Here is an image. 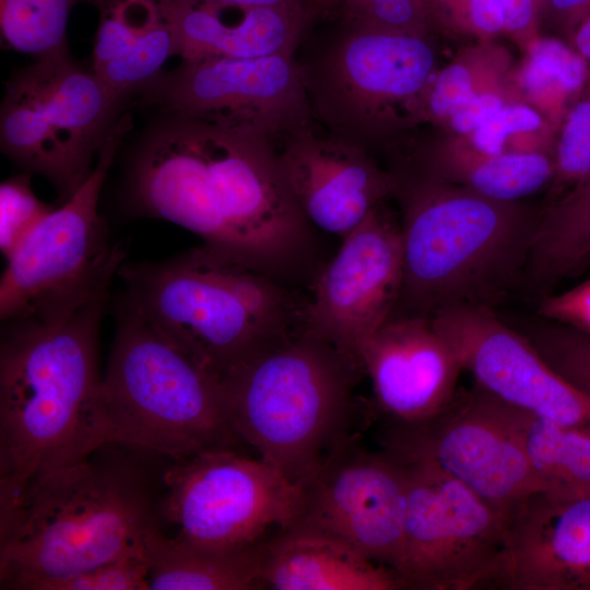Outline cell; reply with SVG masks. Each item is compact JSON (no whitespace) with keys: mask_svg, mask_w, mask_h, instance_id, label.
<instances>
[{"mask_svg":"<svg viewBox=\"0 0 590 590\" xmlns=\"http://www.w3.org/2000/svg\"><path fill=\"white\" fill-rule=\"evenodd\" d=\"M129 197L137 213L270 275L308 243L276 146L194 118L167 115L150 130L131 164Z\"/></svg>","mask_w":590,"mask_h":590,"instance_id":"6da1fadb","label":"cell"},{"mask_svg":"<svg viewBox=\"0 0 590 590\" xmlns=\"http://www.w3.org/2000/svg\"><path fill=\"white\" fill-rule=\"evenodd\" d=\"M108 290L56 323L9 321L0 344V506L97 446L99 326Z\"/></svg>","mask_w":590,"mask_h":590,"instance_id":"7a4b0ae2","label":"cell"},{"mask_svg":"<svg viewBox=\"0 0 590 590\" xmlns=\"http://www.w3.org/2000/svg\"><path fill=\"white\" fill-rule=\"evenodd\" d=\"M92 455L0 506L1 589L38 590L148 546L161 514L143 474Z\"/></svg>","mask_w":590,"mask_h":590,"instance_id":"3957f363","label":"cell"},{"mask_svg":"<svg viewBox=\"0 0 590 590\" xmlns=\"http://www.w3.org/2000/svg\"><path fill=\"white\" fill-rule=\"evenodd\" d=\"M402 200V283L393 316L492 308L524 276L540 216L420 169L393 172Z\"/></svg>","mask_w":590,"mask_h":590,"instance_id":"277c9868","label":"cell"},{"mask_svg":"<svg viewBox=\"0 0 590 590\" xmlns=\"http://www.w3.org/2000/svg\"><path fill=\"white\" fill-rule=\"evenodd\" d=\"M117 275L122 297L217 379L302 323L304 304L270 274L205 245Z\"/></svg>","mask_w":590,"mask_h":590,"instance_id":"5b68a950","label":"cell"},{"mask_svg":"<svg viewBox=\"0 0 590 590\" xmlns=\"http://www.w3.org/2000/svg\"><path fill=\"white\" fill-rule=\"evenodd\" d=\"M364 369L302 323L219 380L243 444L302 484L349 436Z\"/></svg>","mask_w":590,"mask_h":590,"instance_id":"8992f818","label":"cell"},{"mask_svg":"<svg viewBox=\"0 0 590 590\" xmlns=\"http://www.w3.org/2000/svg\"><path fill=\"white\" fill-rule=\"evenodd\" d=\"M97 448L125 445L175 460L239 450L220 380L160 333L123 297L94 413Z\"/></svg>","mask_w":590,"mask_h":590,"instance_id":"52a82bcc","label":"cell"},{"mask_svg":"<svg viewBox=\"0 0 590 590\" xmlns=\"http://www.w3.org/2000/svg\"><path fill=\"white\" fill-rule=\"evenodd\" d=\"M295 56L315 120L366 151L422 115L435 55L424 33L332 23Z\"/></svg>","mask_w":590,"mask_h":590,"instance_id":"ba28073f","label":"cell"},{"mask_svg":"<svg viewBox=\"0 0 590 590\" xmlns=\"http://www.w3.org/2000/svg\"><path fill=\"white\" fill-rule=\"evenodd\" d=\"M132 127L120 116L84 184L46 216L7 259L0 282L2 322H60L109 288L125 252L111 245L98 198L116 151Z\"/></svg>","mask_w":590,"mask_h":590,"instance_id":"9c48e42d","label":"cell"},{"mask_svg":"<svg viewBox=\"0 0 590 590\" xmlns=\"http://www.w3.org/2000/svg\"><path fill=\"white\" fill-rule=\"evenodd\" d=\"M123 98L68 51L37 58L5 84L1 151L47 178L63 203L91 175Z\"/></svg>","mask_w":590,"mask_h":590,"instance_id":"30bf717a","label":"cell"},{"mask_svg":"<svg viewBox=\"0 0 590 590\" xmlns=\"http://www.w3.org/2000/svg\"><path fill=\"white\" fill-rule=\"evenodd\" d=\"M162 483L161 519L178 529L175 538L215 547L257 543L269 528L290 526L302 498L300 484L235 449L175 460Z\"/></svg>","mask_w":590,"mask_h":590,"instance_id":"8fae6325","label":"cell"},{"mask_svg":"<svg viewBox=\"0 0 590 590\" xmlns=\"http://www.w3.org/2000/svg\"><path fill=\"white\" fill-rule=\"evenodd\" d=\"M399 458L406 475L399 571L404 589L494 586L504 551L506 517L436 467Z\"/></svg>","mask_w":590,"mask_h":590,"instance_id":"7c38bea8","label":"cell"},{"mask_svg":"<svg viewBox=\"0 0 590 590\" xmlns=\"http://www.w3.org/2000/svg\"><path fill=\"white\" fill-rule=\"evenodd\" d=\"M143 91V103L166 115L194 118L275 146L314 126L295 55L181 59Z\"/></svg>","mask_w":590,"mask_h":590,"instance_id":"4fadbf2b","label":"cell"},{"mask_svg":"<svg viewBox=\"0 0 590 590\" xmlns=\"http://www.w3.org/2000/svg\"><path fill=\"white\" fill-rule=\"evenodd\" d=\"M381 448L429 463L507 517L540 492L524 450L504 420L498 400L474 382L449 405L415 424L381 423Z\"/></svg>","mask_w":590,"mask_h":590,"instance_id":"5bb4252c","label":"cell"},{"mask_svg":"<svg viewBox=\"0 0 590 590\" xmlns=\"http://www.w3.org/2000/svg\"><path fill=\"white\" fill-rule=\"evenodd\" d=\"M300 488L299 511L291 524L332 535L399 575L406 475L398 456L384 448L370 451L352 434Z\"/></svg>","mask_w":590,"mask_h":590,"instance_id":"9a60e30c","label":"cell"},{"mask_svg":"<svg viewBox=\"0 0 590 590\" xmlns=\"http://www.w3.org/2000/svg\"><path fill=\"white\" fill-rule=\"evenodd\" d=\"M342 240L304 304L302 326L363 368L362 345L392 317L399 299L401 224L381 202Z\"/></svg>","mask_w":590,"mask_h":590,"instance_id":"2e32d148","label":"cell"},{"mask_svg":"<svg viewBox=\"0 0 590 590\" xmlns=\"http://www.w3.org/2000/svg\"><path fill=\"white\" fill-rule=\"evenodd\" d=\"M463 370L486 391L535 416L590 435V398L558 374L494 309L457 305L430 318Z\"/></svg>","mask_w":590,"mask_h":590,"instance_id":"e0dca14e","label":"cell"},{"mask_svg":"<svg viewBox=\"0 0 590 590\" xmlns=\"http://www.w3.org/2000/svg\"><path fill=\"white\" fill-rule=\"evenodd\" d=\"M276 150L306 221L341 238L396 194L393 172L381 170L364 148L328 131L320 134L314 126L288 135Z\"/></svg>","mask_w":590,"mask_h":590,"instance_id":"ac0fdd59","label":"cell"},{"mask_svg":"<svg viewBox=\"0 0 590 590\" xmlns=\"http://www.w3.org/2000/svg\"><path fill=\"white\" fill-rule=\"evenodd\" d=\"M374 391V416L415 424L445 410L458 391L462 365L430 319L393 316L362 345Z\"/></svg>","mask_w":590,"mask_h":590,"instance_id":"d6986e66","label":"cell"},{"mask_svg":"<svg viewBox=\"0 0 590 590\" xmlns=\"http://www.w3.org/2000/svg\"><path fill=\"white\" fill-rule=\"evenodd\" d=\"M494 586L507 590H590V495H530L506 519Z\"/></svg>","mask_w":590,"mask_h":590,"instance_id":"ffe728a7","label":"cell"},{"mask_svg":"<svg viewBox=\"0 0 590 590\" xmlns=\"http://www.w3.org/2000/svg\"><path fill=\"white\" fill-rule=\"evenodd\" d=\"M162 2L174 34L175 56L185 60L295 55L318 21L315 11L302 8Z\"/></svg>","mask_w":590,"mask_h":590,"instance_id":"44dd1931","label":"cell"},{"mask_svg":"<svg viewBox=\"0 0 590 590\" xmlns=\"http://www.w3.org/2000/svg\"><path fill=\"white\" fill-rule=\"evenodd\" d=\"M262 579L274 590H397L403 581L343 541L302 526L266 539Z\"/></svg>","mask_w":590,"mask_h":590,"instance_id":"7402d4cb","label":"cell"},{"mask_svg":"<svg viewBox=\"0 0 590 590\" xmlns=\"http://www.w3.org/2000/svg\"><path fill=\"white\" fill-rule=\"evenodd\" d=\"M99 22L93 71L121 97L142 90L175 56L174 34L162 0H94Z\"/></svg>","mask_w":590,"mask_h":590,"instance_id":"603a6c76","label":"cell"},{"mask_svg":"<svg viewBox=\"0 0 590 590\" xmlns=\"http://www.w3.org/2000/svg\"><path fill=\"white\" fill-rule=\"evenodd\" d=\"M266 539L243 546L215 547L166 536L156 529L148 541L151 590L264 589Z\"/></svg>","mask_w":590,"mask_h":590,"instance_id":"cb8c5ba5","label":"cell"},{"mask_svg":"<svg viewBox=\"0 0 590 590\" xmlns=\"http://www.w3.org/2000/svg\"><path fill=\"white\" fill-rule=\"evenodd\" d=\"M497 400L504 420L524 450L540 492L554 498L590 495V435Z\"/></svg>","mask_w":590,"mask_h":590,"instance_id":"d4e9b609","label":"cell"},{"mask_svg":"<svg viewBox=\"0 0 590 590\" xmlns=\"http://www.w3.org/2000/svg\"><path fill=\"white\" fill-rule=\"evenodd\" d=\"M590 261V176L540 216L524 276L551 285Z\"/></svg>","mask_w":590,"mask_h":590,"instance_id":"484cf974","label":"cell"},{"mask_svg":"<svg viewBox=\"0 0 590 590\" xmlns=\"http://www.w3.org/2000/svg\"><path fill=\"white\" fill-rule=\"evenodd\" d=\"M418 169L441 180L456 179L486 198L516 202L554 178L555 162L538 152H503L473 160L434 161Z\"/></svg>","mask_w":590,"mask_h":590,"instance_id":"4316f807","label":"cell"},{"mask_svg":"<svg viewBox=\"0 0 590 590\" xmlns=\"http://www.w3.org/2000/svg\"><path fill=\"white\" fill-rule=\"evenodd\" d=\"M94 0H0L3 47L37 58L67 50V24L72 8Z\"/></svg>","mask_w":590,"mask_h":590,"instance_id":"83f0119b","label":"cell"},{"mask_svg":"<svg viewBox=\"0 0 590 590\" xmlns=\"http://www.w3.org/2000/svg\"><path fill=\"white\" fill-rule=\"evenodd\" d=\"M424 33L427 0H318V21Z\"/></svg>","mask_w":590,"mask_h":590,"instance_id":"f1b7e54d","label":"cell"},{"mask_svg":"<svg viewBox=\"0 0 590 590\" xmlns=\"http://www.w3.org/2000/svg\"><path fill=\"white\" fill-rule=\"evenodd\" d=\"M541 356L590 398V335L540 318L522 332Z\"/></svg>","mask_w":590,"mask_h":590,"instance_id":"f546056e","label":"cell"},{"mask_svg":"<svg viewBox=\"0 0 590 590\" xmlns=\"http://www.w3.org/2000/svg\"><path fill=\"white\" fill-rule=\"evenodd\" d=\"M588 79L586 60L577 50L554 38L536 40L521 73L529 92L553 88L570 95L582 90Z\"/></svg>","mask_w":590,"mask_h":590,"instance_id":"4dcf8cb0","label":"cell"},{"mask_svg":"<svg viewBox=\"0 0 590 590\" xmlns=\"http://www.w3.org/2000/svg\"><path fill=\"white\" fill-rule=\"evenodd\" d=\"M55 208L40 201L24 172L0 186V249L8 259Z\"/></svg>","mask_w":590,"mask_h":590,"instance_id":"1f68e13d","label":"cell"},{"mask_svg":"<svg viewBox=\"0 0 590 590\" xmlns=\"http://www.w3.org/2000/svg\"><path fill=\"white\" fill-rule=\"evenodd\" d=\"M150 570L146 546L87 571L45 582L38 590H148Z\"/></svg>","mask_w":590,"mask_h":590,"instance_id":"d6a6232c","label":"cell"},{"mask_svg":"<svg viewBox=\"0 0 590 590\" xmlns=\"http://www.w3.org/2000/svg\"><path fill=\"white\" fill-rule=\"evenodd\" d=\"M554 162L557 182L576 186L590 176V92L567 114Z\"/></svg>","mask_w":590,"mask_h":590,"instance_id":"836d02e7","label":"cell"},{"mask_svg":"<svg viewBox=\"0 0 590 590\" xmlns=\"http://www.w3.org/2000/svg\"><path fill=\"white\" fill-rule=\"evenodd\" d=\"M542 123L540 115L524 105L503 107L495 116L472 133V143L481 155L503 153L508 135L532 131Z\"/></svg>","mask_w":590,"mask_h":590,"instance_id":"e575fe53","label":"cell"},{"mask_svg":"<svg viewBox=\"0 0 590 590\" xmlns=\"http://www.w3.org/2000/svg\"><path fill=\"white\" fill-rule=\"evenodd\" d=\"M469 70L462 64L442 69L428 86L422 107V116L449 119L455 111L474 96Z\"/></svg>","mask_w":590,"mask_h":590,"instance_id":"d590c367","label":"cell"},{"mask_svg":"<svg viewBox=\"0 0 590 590\" xmlns=\"http://www.w3.org/2000/svg\"><path fill=\"white\" fill-rule=\"evenodd\" d=\"M427 4L430 20L452 19L485 34L504 28L499 0H427Z\"/></svg>","mask_w":590,"mask_h":590,"instance_id":"8d00e7d4","label":"cell"},{"mask_svg":"<svg viewBox=\"0 0 590 590\" xmlns=\"http://www.w3.org/2000/svg\"><path fill=\"white\" fill-rule=\"evenodd\" d=\"M536 315L590 335V279L560 293L544 296Z\"/></svg>","mask_w":590,"mask_h":590,"instance_id":"74e56055","label":"cell"},{"mask_svg":"<svg viewBox=\"0 0 590 590\" xmlns=\"http://www.w3.org/2000/svg\"><path fill=\"white\" fill-rule=\"evenodd\" d=\"M503 101L493 93L474 96L449 118L451 128L460 133H473L480 126L495 116L503 108Z\"/></svg>","mask_w":590,"mask_h":590,"instance_id":"f35d334b","label":"cell"},{"mask_svg":"<svg viewBox=\"0 0 590 590\" xmlns=\"http://www.w3.org/2000/svg\"><path fill=\"white\" fill-rule=\"evenodd\" d=\"M499 2L504 28L507 31H523L532 24L536 8L534 0H499Z\"/></svg>","mask_w":590,"mask_h":590,"instance_id":"ab89813d","label":"cell"},{"mask_svg":"<svg viewBox=\"0 0 590 590\" xmlns=\"http://www.w3.org/2000/svg\"><path fill=\"white\" fill-rule=\"evenodd\" d=\"M548 3L558 16L573 26L590 14V0H550Z\"/></svg>","mask_w":590,"mask_h":590,"instance_id":"60d3db41","label":"cell"},{"mask_svg":"<svg viewBox=\"0 0 590 590\" xmlns=\"http://www.w3.org/2000/svg\"><path fill=\"white\" fill-rule=\"evenodd\" d=\"M210 3L255 5V7H282L302 8L312 10L318 16V0H197Z\"/></svg>","mask_w":590,"mask_h":590,"instance_id":"b9f144b4","label":"cell"},{"mask_svg":"<svg viewBox=\"0 0 590 590\" xmlns=\"http://www.w3.org/2000/svg\"><path fill=\"white\" fill-rule=\"evenodd\" d=\"M574 38L578 54L590 61V14L576 26Z\"/></svg>","mask_w":590,"mask_h":590,"instance_id":"7bdbcfd3","label":"cell"},{"mask_svg":"<svg viewBox=\"0 0 590 590\" xmlns=\"http://www.w3.org/2000/svg\"><path fill=\"white\" fill-rule=\"evenodd\" d=\"M589 263H590V261H589Z\"/></svg>","mask_w":590,"mask_h":590,"instance_id":"ee69618b","label":"cell"}]
</instances>
